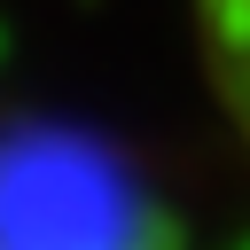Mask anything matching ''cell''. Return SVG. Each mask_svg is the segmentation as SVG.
Segmentation results:
<instances>
[{"instance_id":"6da1fadb","label":"cell","mask_w":250,"mask_h":250,"mask_svg":"<svg viewBox=\"0 0 250 250\" xmlns=\"http://www.w3.org/2000/svg\"><path fill=\"white\" fill-rule=\"evenodd\" d=\"M188 31H195V62L227 133L250 156V0H188Z\"/></svg>"},{"instance_id":"7a4b0ae2","label":"cell","mask_w":250,"mask_h":250,"mask_svg":"<svg viewBox=\"0 0 250 250\" xmlns=\"http://www.w3.org/2000/svg\"><path fill=\"white\" fill-rule=\"evenodd\" d=\"M0 250H86V242H47V234H31V219L16 211V195H8V180H0Z\"/></svg>"}]
</instances>
